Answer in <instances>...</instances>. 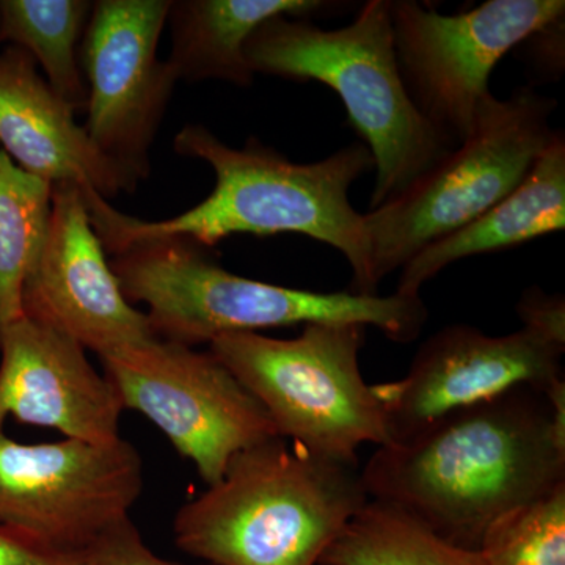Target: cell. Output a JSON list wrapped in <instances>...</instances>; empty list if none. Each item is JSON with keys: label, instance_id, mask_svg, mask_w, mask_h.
Masks as SVG:
<instances>
[{"label": "cell", "instance_id": "cell-15", "mask_svg": "<svg viewBox=\"0 0 565 565\" xmlns=\"http://www.w3.org/2000/svg\"><path fill=\"white\" fill-rule=\"evenodd\" d=\"M74 111L21 47L0 51V148L25 172L90 188L103 199L136 191L131 174L103 154Z\"/></svg>", "mask_w": 565, "mask_h": 565}, {"label": "cell", "instance_id": "cell-23", "mask_svg": "<svg viewBox=\"0 0 565 565\" xmlns=\"http://www.w3.org/2000/svg\"><path fill=\"white\" fill-rule=\"evenodd\" d=\"M522 329L530 330L565 351V299L563 294H546L531 286L516 303Z\"/></svg>", "mask_w": 565, "mask_h": 565}, {"label": "cell", "instance_id": "cell-16", "mask_svg": "<svg viewBox=\"0 0 565 565\" xmlns=\"http://www.w3.org/2000/svg\"><path fill=\"white\" fill-rule=\"evenodd\" d=\"M565 228V137L557 129L525 180L476 221L416 253L396 292L419 296L427 281L457 262L509 250Z\"/></svg>", "mask_w": 565, "mask_h": 565}, {"label": "cell", "instance_id": "cell-14", "mask_svg": "<svg viewBox=\"0 0 565 565\" xmlns=\"http://www.w3.org/2000/svg\"><path fill=\"white\" fill-rule=\"evenodd\" d=\"M122 403L76 341L22 316L0 330V429L9 416L66 438H121Z\"/></svg>", "mask_w": 565, "mask_h": 565}, {"label": "cell", "instance_id": "cell-13", "mask_svg": "<svg viewBox=\"0 0 565 565\" xmlns=\"http://www.w3.org/2000/svg\"><path fill=\"white\" fill-rule=\"evenodd\" d=\"M22 315L98 356L158 338L122 294L73 182L52 184L50 225L22 288Z\"/></svg>", "mask_w": 565, "mask_h": 565}, {"label": "cell", "instance_id": "cell-17", "mask_svg": "<svg viewBox=\"0 0 565 565\" xmlns=\"http://www.w3.org/2000/svg\"><path fill=\"white\" fill-rule=\"evenodd\" d=\"M332 0H172L167 22L172 31L169 63L178 81H222L250 87L256 74L245 46L273 18H311L343 9Z\"/></svg>", "mask_w": 565, "mask_h": 565}, {"label": "cell", "instance_id": "cell-21", "mask_svg": "<svg viewBox=\"0 0 565 565\" xmlns=\"http://www.w3.org/2000/svg\"><path fill=\"white\" fill-rule=\"evenodd\" d=\"M479 553L487 565H565V484L501 515Z\"/></svg>", "mask_w": 565, "mask_h": 565}, {"label": "cell", "instance_id": "cell-24", "mask_svg": "<svg viewBox=\"0 0 565 565\" xmlns=\"http://www.w3.org/2000/svg\"><path fill=\"white\" fill-rule=\"evenodd\" d=\"M0 565H85L84 553H63L0 526Z\"/></svg>", "mask_w": 565, "mask_h": 565}, {"label": "cell", "instance_id": "cell-22", "mask_svg": "<svg viewBox=\"0 0 565 565\" xmlns=\"http://www.w3.org/2000/svg\"><path fill=\"white\" fill-rule=\"evenodd\" d=\"M84 555L85 565H181L151 552L131 519L107 531Z\"/></svg>", "mask_w": 565, "mask_h": 565}, {"label": "cell", "instance_id": "cell-11", "mask_svg": "<svg viewBox=\"0 0 565 565\" xmlns=\"http://www.w3.org/2000/svg\"><path fill=\"white\" fill-rule=\"evenodd\" d=\"M172 0H98L81 46L87 84L84 129L95 147L137 182L178 77L158 47Z\"/></svg>", "mask_w": 565, "mask_h": 565}, {"label": "cell", "instance_id": "cell-2", "mask_svg": "<svg viewBox=\"0 0 565 565\" xmlns=\"http://www.w3.org/2000/svg\"><path fill=\"white\" fill-rule=\"evenodd\" d=\"M173 147L182 158L210 163L214 191L177 217L148 222L118 212L99 193L82 188L104 250L117 255L128 245L156 237H184L211 248L234 234H302L348 259L351 292L377 296L364 215L349 199L352 185L374 170L373 154L363 141L322 161L296 163L258 139L233 148L204 126L188 125L174 137Z\"/></svg>", "mask_w": 565, "mask_h": 565}, {"label": "cell", "instance_id": "cell-4", "mask_svg": "<svg viewBox=\"0 0 565 565\" xmlns=\"http://www.w3.org/2000/svg\"><path fill=\"white\" fill-rule=\"evenodd\" d=\"M111 256L122 294L147 307L156 337L189 348L221 334L308 323H362L405 344L427 321L422 296L315 292L252 280L184 237L139 241Z\"/></svg>", "mask_w": 565, "mask_h": 565}, {"label": "cell", "instance_id": "cell-5", "mask_svg": "<svg viewBox=\"0 0 565 565\" xmlns=\"http://www.w3.org/2000/svg\"><path fill=\"white\" fill-rule=\"evenodd\" d=\"M245 57L255 74L332 88L374 159L370 211L405 189L457 145L424 118L408 95L394 52L390 0H367L349 25L318 28L277 17L256 29Z\"/></svg>", "mask_w": 565, "mask_h": 565}, {"label": "cell", "instance_id": "cell-20", "mask_svg": "<svg viewBox=\"0 0 565 565\" xmlns=\"http://www.w3.org/2000/svg\"><path fill=\"white\" fill-rule=\"evenodd\" d=\"M52 184L0 148V330L22 316V288L50 225Z\"/></svg>", "mask_w": 565, "mask_h": 565}, {"label": "cell", "instance_id": "cell-18", "mask_svg": "<svg viewBox=\"0 0 565 565\" xmlns=\"http://www.w3.org/2000/svg\"><path fill=\"white\" fill-rule=\"evenodd\" d=\"M92 10L88 0H0V44L28 52L74 114L87 109L81 46Z\"/></svg>", "mask_w": 565, "mask_h": 565}, {"label": "cell", "instance_id": "cell-12", "mask_svg": "<svg viewBox=\"0 0 565 565\" xmlns=\"http://www.w3.org/2000/svg\"><path fill=\"white\" fill-rule=\"evenodd\" d=\"M563 355L564 349L526 329L503 337L467 323L438 330L419 345L403 379L373 385L390 444L519 386L545 393L564 379Z\"/></svg>", "mask_w": 565, "mask_h": 565}, {"label": "cell", "instance_id": "cell-7", "mask_svg": "<svg viewBox=\"0 0 565 565\" xmlns=\"http://www.w3.org/2000/svg\"><path fill=\"white\" fill-rule=\"evenodd\" d=\"M556 107V99L533 85L505 99L489 96L462 143L403 193L363 214L375 281L514 191L555 137Z\"/></svg>", "mask_w": 565, "mask_h": 565}, {"label": "cell", "instance_id": "cell-8", "mask_svg": "<svg viewBox=\"0 0 565 565\" xmlns=\"http://www.w3.org/2000/svg\"><path fill=\"white\" fill-rule=\"evenodd\" d=\"M564 17V0H487L456 14L390 0L394 52L408 95L455 145L470 136L492 96L494 66L531 33Z\"/></svg>", "mask_w": 565, "mask_h": 565}, {"label": "cell", "instance_id": "cell-6", "mask_svg": "<svg viewBox=\"0 0 565 565\" xmlns=\"http://www.w3.org/2000/svg\"><path fill=\"white\" fill-rule=\"evenodd\" d=\"M362 323H308L299 337L221 334L207 351L266 408L278 437L356 467L364 444H390L384 412L360 370Z\"/></svg>", "mask_w": 565, "mask_h": 565}, {"label": "cell", "instance_id": "cell-19", "mask_svg": "<svg viewBox=\"0 0 565 565\" xmlns=\"http://www.w3.org/2000/svg\"><path fill=\"white\" fill-rule=\"evenodd\" d=\"M319 565H487L481 553L438 537L393 505L370 500Z\"/></svg>", "mask_w": 565, "mask_h": 565}, {"label": "cell", "instance_id": "cell-1", "mask_svg": "<svg viewBox=\"0 0 565 565\" xmlns=\"http://www.w3.org/2000/svg\"><path fill=\"white\" fill-rule=\"evenodd\" d=\"M360 473L370 500L479 552L501 515L565 484V435L546 394L519 386L379 446Z\"/></svg>", "mask_w": 565, "mask_h": 565}, {"label": "cell", "instance_id": "cell-9", "mask_svg": "<svg viewBox=\"0 0 565 565\" xmlns=\"http://www.w3.org/2000/svg\"><path fill=\"white\" fill-rule=\"evenodd\" d=\"M99 359L125 411L156 424L206 486L237 452L278 437L266 408L210 351L154 338Z\"/></svg>", "mask_w": 565, "mask_h": 565}, {"label": "cell", "instance_id": "cell-10", "mask_svg": "<svg viewBox=\"0 0 565 565\" xmlns=\"http://www.w3.org/2000/svg\"><path fill=\"white\" fill-rule=\"evenodd\" d=\"M143 462L125 438L21 444L0 429V526L47 548L85 553L129 519Z\"/></svg>", "mask_w": 565, "mask_h": 565}, {"label": "cell", "instance_id": "cell-3", "mask_svg": "<svg viewBox=\"0 0 565 565\" xmlns=\"http://www.w3.org/2000/svg\"><path fill=\"white\" fill-rule=\"evenodd\" d=\"M367 501L356 467L273 437L181 505L174 542L212 565H319Z\"/></svg>", "mask_w": 565, "mask_h": 565}, {"label": "cell", "instance_id": "cell-25", "mask_svg": "<svg viewBox=\"0 0 565 565\" xmlns=\"http://www.w3.org/2000/svg\"><path fill=\"white\" fill-rule=\"evenodd\" d=\"M522 44L525 46L531 68L539 76L559 79L565 63V17L531 33Z\"/></svg>", "mask_w": 565, "mask_h": 565}]
</instances>
